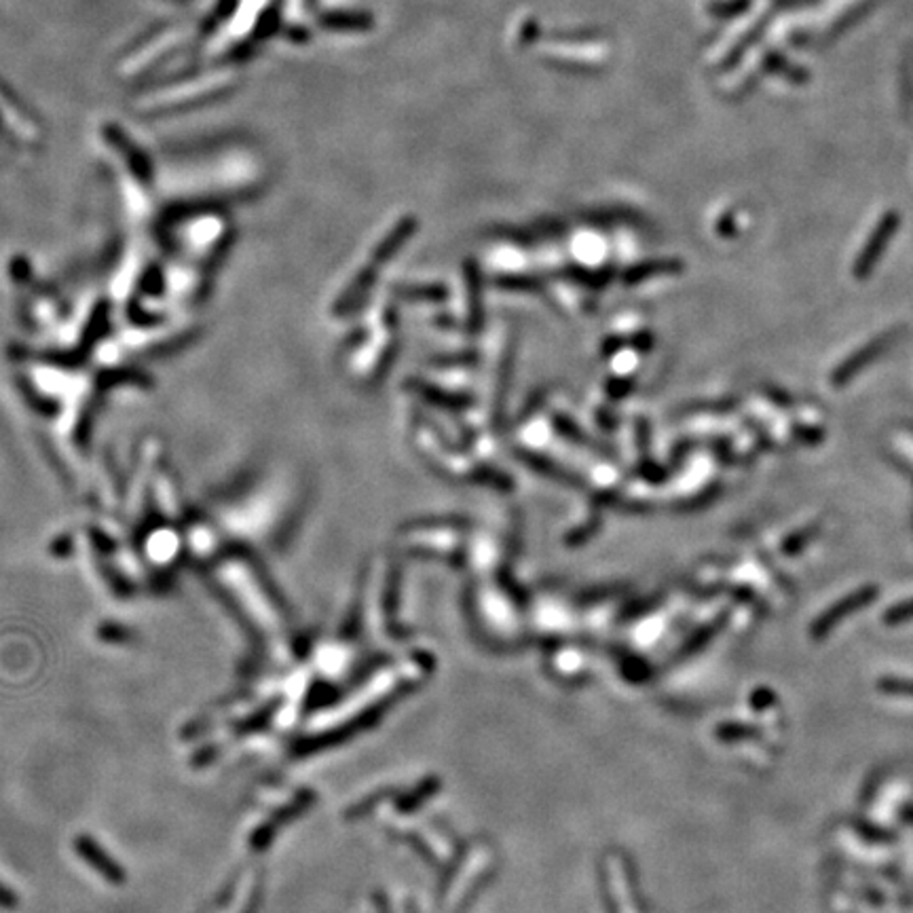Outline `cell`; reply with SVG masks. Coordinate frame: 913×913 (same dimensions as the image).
<instances>
[{"mask_svg": "<svg viewBox=\"0 0 913 913\" xmlns=\"http://www.w3.org/2000/svg\"><path fill=\"white\" fill-rule=\"evenodd\" d=\"M76 848H79L81 857L87 858V861H91L93 867H96L99 874H104L106 877H108L110 882H115V883L123 882V877H125L123 875V871L116 867V865L110 861L104 852H99L96 841H91L90 838H79V841H76Z\"/></svg>", "mask_w": 913, "mask_h": 913, "instance_id": "1", "label": "cell"}, {"mask_svg": "<svg viewBox=\"0 0 913 913\" xmlns=\"http://www.w3.org/2000/svg\"><path fill=\"white\" fill-rule=\"evenodd\" d=\"M9 897H11V894H9L7 891H4L3 886H0V903H11V899H9Z\"/></svg>", "mask_w": 913, "mask_h": 913, "instance_id": "2", "label": "cell"}]
</instances>
